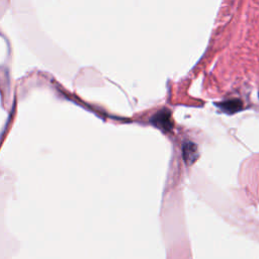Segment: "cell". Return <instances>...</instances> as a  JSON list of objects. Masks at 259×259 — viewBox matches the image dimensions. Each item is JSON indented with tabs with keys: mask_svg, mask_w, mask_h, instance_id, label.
<instances>
[{
	"mask_svg": "<svg viewBox=\"0 0 259 259\" xmlns=\"http://www.w3.org/2000/svg\"><path fill=\"white\" fill-rule=\"evenodd\" d=\"M151 123L156 128H159L165 132L170 131V130L173 128V121H172L171 118V113L167 110H162L158 112L155 116L152 117V119H151Z\"/></svg>",
	"mask_w": 259,
	"mask_h": 259,
	"instance_id": "6da1fadb",
	"label": "cell"
},
{
	"mask_svg": "<svg viewBox=\"0 0 259 259\" xmlns=\"http://www.w3.org/2000/svg\"><path fill=\"white\" fill-rule=\"evenodd\" d=\"M182 154L185 163L188 165L193 163L198 158V147L196 144L186 142L182 148Z\"/></svg>",
	"mask_w": 259,
	"mask_h": 259,
	"instance_id": "7a4b0ae2",
	"label": "cell"
},
{
	"mask_svg": "<svg viewBox=\"0 0 259 259\" xmlns=\"http://www.w3.org/2000/svg\"><path fill=\"white\" fill-rule=\"evenodd\" d=\"M219 106L224 112L228 114H233L241 109V102L240 100H228L219 104Z\"/></svg>",
	"mask_w": 259,
	"mask_h": 259,
	"instance_id": "3957f363",
	"label": "cell"
}]
</instances>
